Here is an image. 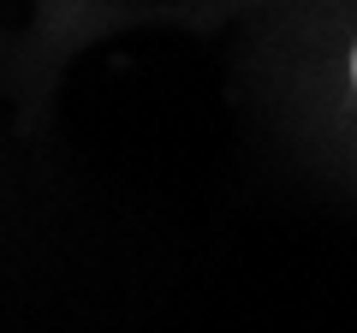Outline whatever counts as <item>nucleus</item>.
<instances>
[{
    "label": "nucleus",
    "mask_w": 357,
    "mask_h": 333,
    "mask_svg": "<svg viewBox=\"0 0 357 333\" xmlns=\"http://www.w3.org/2000/svg\"><path fill=\"white\" fill-rule=\"evenodd\" d=\"M268 72L292 119L357 166V0H286L268 13Z\"/></svg>",
    "instance_id": "1"
},
{
    "label": "nucleus",
    "mask_w": 357,
    "mask_h": 333,
    "mask_svg": "<svg viewBox=\"0 0 357 333\" xmlns=\"http://www.w3.org/2000/svg\"><path fill=\"white\" fill-rule=\"evenodd\" d=\"M286 0H42V48H48V72H60L84 42L114 36V30H143V24H167V30H215L250 13H274Z\"/></svg>",
    "instance_id": "2"
}]
</instances>
